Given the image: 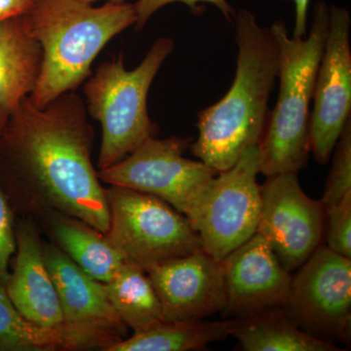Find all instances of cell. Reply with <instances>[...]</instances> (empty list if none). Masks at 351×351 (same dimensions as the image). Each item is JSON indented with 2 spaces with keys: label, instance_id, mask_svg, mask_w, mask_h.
I'll return each mask as SVG.
<instances>
[{
  "label": "cell",
  "instance_id": "cell-15",
  "mask_svg": "<svg viewBox=\"0 0 351 351\" xmlns=\"http://www.w3.org/2000/svg\"><path fill=\"white\" fill-rule=\"evenodd\" d=\"M13 271L5 284L7 294L16 308L34 324L63 335V313L55 284L43 255V245L31 223H23L16 237Z\"/></svg>",
  "mask_w": 351,
  "mask_h": 351
},
{
  "label": "cell",
  "instance_id": "cell-2",
  "mask_svg": "<svg viewBox=\"0 0 351 351\" xmlns=\"http://www.w3.org/2000/svg\"><path fill=\"white\" fill-rule=\"evenodd\" d=\"M237 71L228 93L198 112V137L191 145L199 160L217 172L230 169L247 147L258 144L279 71L278 45L270 27L250 11L235 14Z\"/></svg>",
  "mask_w": 351,
  "mask_h": 351
},
{
  "label": "cell",
  "instance_id": "cell-28",
  "mask_svg": "<svg viewBox=\"0 0 351 351\" xmlns=\"http://www.w3.org/2000/svg\"><path fill=\"white\" fill-rule=\"evenodd\" d=\"M80 1L85 2V3L92 4L95 1H98V0H80ZM108 2H112V3H124L125 0H108Z\"/></svg>",
  "mask_w": 351,
  "mask_h": 351
},
{
  "label": "cell",
  "instance_id": "cell-12",
  "mask_svg": "<svg viewBox=\"0 0 351 351\" xmlns=\"http://www.w3.org/2000/svg\"><path fill=\"white\" fill-rule=\"evenodd\" d=\"M292 277L284 307L302 326L350 339L351 258L319 246Z\"/></svg>",
  "mask_w": 351,
  "mask_h": 351
},
{
  "label": "cell",
  "instance_id": "cell-4",
  "mask_svg": "<svg viewBox=\"0 0 351 351\" xmlns=\"http://www.w3.org/2000/svg\"><path fill=\"white\" fill-rule=\"evenodd\" d=\"M328 23L329 7L326 2L318 1L306 38H290L281 21H276L270 27L278 45L280 85L276 107L258 143L260 173L267 177L298 173L306 167L311 152L309 105L326 40Z\"/></svg>",
  "mask_w": 351,
  "mask_h": 351
},
{
  "label": "cell",
  "instance_id": "cell-18",
  "mask_svg": "<svg viewBox=\"0 0 351 351\" xmlns=\"http://www.w3.org/2000/svg\"><path fill=\"white\" fill-rule=\"evenodd\" d=\"M50 219L61 250L85 274L101 283L119 274L125 261L103 232L73 217L56 214Z\"/></svg>",
  "mask_w": 351,
  "mask_h": 351
},
{
  "label": "cell",
  "instance_id": "cell-9",
  "mask_svg": "<svg viewBox=\"0 0 351 351\" xmlns=\"http://www.w3.org/2000/svg\"><path fill=\"white\" fill-rule=\"evenodd\" d=\"M261 186L257 233L289 272L299 269L320 246L324 208L302 191L297 172L269 176Z\"/></svg>",
  "mask_w": 351,
  "mask_h": 351
},
{
  "label": "cell",
  "instance_id": "cell-25",
  "mask_svg": "<svg viewBox=\"0 0 351 351\" xmlns=\"http://www.w3.org/2000/svg\"><path fill=\"white\" fill-rule=\"evenodd\" d=\"M16 252V235L12 213L4 193L0 189V284L5 286L9 274V263Z\"/></svg>",
  "mask_w": 351,
  "mask_h": 351
},
{
  "label": "cell",
  "instance_id": "cell-13",
  "mask_svg": "<svg viewBox=\"0 0 351 351\" xmlns=\"http://www.w3.org/2000/svg\"><path fill=\"white\" fill-rule=\"evenodd\" d=\"M162 307L164 321L196 322L226 304L221 262L200 249L145 269Z\"/></svg>",
  "mask_w": 351,
  "mask_h": 351
},
{
  "label": "cell",
  "instance_id": "cell-27",
  "mask_svg": "<svg viewBox=\"0 0 351 351\" xmlns=\"http://www.w3.org/2000/svg\"><path fill=\"white\" fill-rule=\"evenodd\" d=\"M295 3V16L293 38H304L307 34V11L311 0H293Z\"/></svg>",
  "mask_w": 351,
  "mask_h": 351
},
{
  "label": "cell",
  "instance_id": "cell-22",
  "mask_svg": "<svg viewBox=\"0 0 351 351\" xmlns=\"http://www.w3.org/2000/svg\"><path fill=\"white\" fill-rule=\"evenodd\" d=\"M332 154L331 171L320 200L324 211L351 195V120L341 132Z\"/></svg>",
  "mask_w": 351,
  "mask_h": 351
},
{
  "label": "cell",
  "instance_id": "cell-6",
  "mask_svg": "<svg viewBox=\"0 0 351 351\" xmlns=\"http://www.w3.org/2000/svg\"><path fill=\"white\" fill-rule=\"evenodd\" d=\"M110 226L106 233L125 263L145 270L202 249L184 215L156 196L123 186L105 189Z\"/></svg>",
  "mask_w": 351,
  "mask_h": 351
},
{
  "label": "cell",
  "instance_id": "cell-26",
  "mask_svg": "<svg viewBox=\"0 0 351 351\" xmlns=\"http://www.w3.org/2000/svg\"><path fill=\"white\" fill-rule=\"evenodd\" d=\"M31 0H0V24L18 16L24 15L31 8Z\"/></svg>",
  "mask_w": 351,
  "mask_h": 351
},
{
  "label": "cell",
  "instance_id": "cell-24",
  "mask_svg": "<svg viewBox=\"0 0 351 351\" xmlns=\"http://www.w3.org/2000/svg\"><path fill=\"white\" fill-rule=\"evenodd\" d=\"M172 3L186 4L195 14H199L203 8L200 4L210 3L216 6L228 22H232L237 14L234 8L226 0H138L134 4L136 12V23L134 25L136 29H143L154 13Z\"/></svg>",
  "mask_w": 351,
  "mask_h": 351
},
{
  "label": "cell",
  "instance_id": "cell-19",
  "mask_svg": "<svg viewBox=\"0 0 351 351\" xmlns=\"http://www.w3.org/2000/svg\"><path fill=\"white\" fill-rule=\"evenodd\" d=\"M232 318L221 321L169 322L162 321L149 329L134 332L106 351L202 350L209 343L230 336Z\"/></svg>",
  "mask_w": 351,
  "mask_h": 351
},
{
  "label": "cell",
  "instance_id": "cell-20",
  "mask_svg": "<svg viewBox=\"0 0 351 351\" xmlns=\"http://www.w3.org/2000/svg\"><path fill=\"white\" fill-rule=\"evenodd\" d=\"M104 286L113 308L134 332L145 331L164 321L156 289L147 272L137 265L124 263Z\"/></svg>",
  "mask_w": 351,
  "mask_h": 351
},
{
  "label": "cell",
  "instance_id": "cell-3",
  "mask_svg": "<svg viewBox=\"0 0 351 351\" xmlns=\"http://www.w3.org/2000/svg\"><path fill=\"white\" fill-rule=\"evenodd\" d=\"M23 18L43 48L40 75L29 96L43 108L86 80L108 41L135 25L136 12L125 2L93 7L80 0H36Z\"/></svg>",
  "mask_w": 351,
  "mask_h": 351
},
{
  "label": "cell",
  "instance_id": "cell-7",
  "mask_svg": "<svg viewBox=\"0 0 351 351\" xmlns=\"http://www.w3.org/2000/svg\"><path fill=\"white\" fill-rule=\"evenodd\" d=\"M258 144L247 147L232 167L215 176L186 218L202 249L221 262L257 232L261 211Z\"/></svg>",
  "mask_w": 351,
  "mask_h": 351
},
{
  "label": "cell",
  "instance_id": "cell-17",
  "mask_svg": "<svg viewBox=\"0 0 351 351\" xmlns=\"http://www.w3.org/2000/svg\"><path fill=\"white\" fill-rule=\"evenodd\" d=\"M230 336L247 351H338V346L302 332L283 307L232 318Z\"/></svg>",
  "mask_w": 351,
  "mask_h": 351
},
{
  "label": "cell",
  "instance_id": "cell-5",
  "mask_svg": "<svg viewBox=\"0 0 351 351\" xmlns=\"http://www.w3.org/2000/svg\"><path fill=\"white\" fill-rule=\"evenodd\" d=\"M174 48L172 38L157 39L137 68L126 69L120 55L101 64L85 83L88 112L101 127L99 170L120 162L154 137L157 127L147 112V94Z\"/></svg>",
  "mask_w": 351,
  "mask_h": 351
},
{
  "label": "cell",
  "instance_id": "cell-10",
  "mask_svg": "<svg viewBox=\"0 0 351 351\" xmlns=\"http://www.w3.org/2000/svg\"><path fill=\"white\" fill-rule=\"evenodd\" d=\"M43 255L56 287L71 350L106 351L125 339L128 327L110 304L104 283L85 274L54 245L43 246Z\"/></svg>",
  "mask_w": 351,
  "mask_h": 351
},
{
  "label": "cell",
  "instance_id": "cell-21",
  "mask_svg": "<svg viewBox=\"0 0 351 351\" xmlns=\"http://www.w3.org/2000/svg\"><path fill=\"white\" fill-rule=\"evenodd\" d=\"M69 350L63 335L34 324L19 313L0 284V350Z\"/></svg>",
  "mask_w": 351,
  "mask_h": 351
},
{
  "label": "cell",
  "instance_id": "cell-23",
  "mask_svg": "<svg viewBox=\"0 0 351 351\" xmlns=\"http://www.w3.org/2000/svg\"><path fill=\"white\" fill-rule=\"evenodd\" d=\"M328 219L327 247L351 258V195L325 211Z\"/></svg>",
  "mask_w": 351,
  "mask_h": 351
},
{
  "label": "cell",
  "instance_id": "cell-16",
  "mask_svg": "<svg viewBox=\"0 0 351 351\" xmlns=\"http://www.w3.org/2000/svg\"><path fill=\"white\" fill-rule=\"evenodd\" d=\"M43 60V48L23 15L0 24V133L38 84Z\"/></svg>",
  "mask_w": 351,
  "mask_h": 351
},
{
  "label": "cell",
  "instance_id": "cell-14",
  "mask_svg": "<svg viewBox=\"0 0 351 351\" xmlns=\"http://www.w3.org/2000/svg\"><path fill=\"white\" fill-rule=\"evenodd\" d=\"M221 265L225 317H244L287 304L292 276L258 233L228 254Z\"/></svg>",
  "mask_w": 351,
  "mask_h": 351
},
{
  "label": "cell",
  "instance_id": "cell-29",
  "mask_svg": "<svg viewBox=\"0 0 351 351\" xmlns=\"http://www.w3.org/2000/svg\"><path fill=\"white\" fill-rule=\"evenodd\" d=\"M31 1L34 2L36 1V0H31Z\"/></svg>",
  "mask_w": 351,
  "mask_h": 351
},
{
  "label": "cell",
  "instance_id": "cell-8",
  "mask_svg": "<svg viewBox=\"0 0 351 351\" xmlns=\"http://www.w3.org/2000/svg\"><path fill=\"white\" fill-rule=\"evenodd\" d=\"M189 138L145 140L120 162L99 170L100 181L160 198L188 217L218 174L202 161L184 156Z\"/></svg>",
  "mask_w": 351,
  "mask_h": 351
},
{
  "label": "cell",
  "instance_id": "cell-11",
  "mask_svg": "<svg viewBox=\"0 0 351 351\" xmlns=\"http://www.w3.org/2000/svg\"><path fill=\"white\" fill-rule=\"evenodd\" d=\"M351 20L343 7H329L324 49L314 83L309 119V145L314 158L326 164L341 132L350 120Z\"/></svg>",
  "mask_w": 351,
  "mask_h": 351
},
{
  "label": "cell",
  "instance_id": "cell-1",
  "mask_svg": "<svg viewBox=\"0 0 351 351\" xmlns=\"http://www.w3.org/2000/svg\"><path fill=\"white\" fill-rule=\"evenodd\" d=\"M94 132L73 91L45 108L24 99L0 133V156L20 204L32 215H64L104 234L110 226L105 189L92 164Z\"/></svg>",
  "mask_w": 351,
  "mask_h": 351
}]
</instances>
